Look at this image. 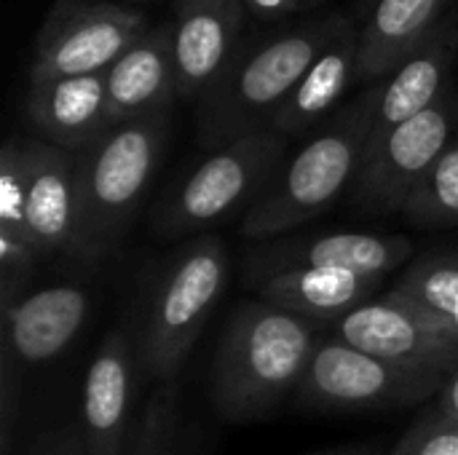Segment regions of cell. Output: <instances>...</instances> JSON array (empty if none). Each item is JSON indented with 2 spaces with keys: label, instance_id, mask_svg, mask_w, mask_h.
Here are the masks:
<instances>
[{
  "label": "cell",
  "instance_id": "1",
  "mask_svg": "<svg viewBox=\"0 0 458 455\" xmlns=\"http://www.w3.org/2000/svg\"><path fill=\"white\" fill-rule=\"evenodd\" d=\"M314 322L266 300L236 308L220 338L209 397L233 424L271 416L298 394L317 349Z\"/></svg>",
  "mask_w": 458,
  "mask_h": 455
},
{
  "label": "cell",
  "instance_id": "2",
  "mask_svg": "<svg viewBox=\"0 0 458 455\" xmlns=\"http://www.w3.org/2000/svg\"><path fill=\"white\" fill-rule=\"evenodd\" d=\"M169 110L110 126L75 153V233L70 257L97 268L126 239V231L161 164Z\"/></svg>",
  "mask_w": 458,
  "mask_h": 455
},
{
  "label": "cell",
  "instance_id": "3",
  "mask_svg": "<svg viewBox=\"0 0 458 455\" xmlns=\"http://www.w3.org/2000/svg\"><path fill=\"white\" fill-rule=\"evenodd\" d=\"M346 24L349 19L330 16L239 48L199 99V142L217 150L271 129L276 110Z\"/></svg>",
  "mask_w": 458,
  "mask_h": 455
},
{
  "label": "cell",
  "instance_id": "4",
  "mask_svg": "<svg viewBox=\"0 0 458 455\" xmlns=\"http://www.w3.org/2000/svg\"><path fill=\"white\" fill-rule=\"evenodd\" d=\"M378 91L381 86L373 83L279 166L276 177L252 201L242 220L244 239H282L322 215L344 193V188L357 180L368 153Z\"/></svg>",
  "mask_w": 458,
  "mask_h": 455
},
{
  "label": "cell",
  "instance_id": "5",
  "mask_svg": "<svg viewBox=\"0 0 458 455\" xmlns=\"http://www.w3.org/2000/svg\"><path fill=\"white\" fill-rule=\"evenodd\" d=\"M228 282V252L217 236L182 244L156 274L142 303L137 365L148 381H174Z\"/></svg>",
  "mask_w": 458,
  "mask_h": 455
},
{
  "label": "cell",
  "instance_id": "6",
  "mask_svg": "<svg viewBox=\"0 0 458 455\" xmlns=\"http://www.w3.org/2000/svg\"><path fill=\"white\" fill-rule=\"evenodd\" d=\"M284 164V137L263 129L212 150L177 180L153 212V231L164 239L204 231L244 201H255Z\"/></svg>",
  "mask_w": 458,
  "mask_h": 455
},
{
  "label": "cell",
  "instance_id": "7",
  "mask_svg": "<svg viewBox=\"0 0 458 455\" xmlns=\"http://www.w3.org/2000/svg\"><path fill=\"white\" fill-rule=\"evenodd\" d=\"M448 375L384 362L338 338L319 341L298 389V405L319 413L397 410L440 394Z\"/></svg>",
  "mask_w": 458,
  "mask_h": 455
},
{
  "label": "cell",
  "instance_id": "8",
  "mask_svg": "<svg viewBox=\"0 0 458 455\" xmlns=\"http://www.w3.org/2000/svg\"><path fill=\"white\" fill-rule=\"evenodd\" d=\"M148 29L150 21L137 8L56 0L38 32L30 78L48 80L107 72Z\"/></svg>",
  "mask_w": 458,
  "mask_h": 455
},
{
  "label": "cell",
  "instance_id": "9",
  "mask_svg": "<svg viewBox=\"0 0 458 455\" xmlns=\"http://www.w3.org/2000/svg\"><path fill=\"white\" fill-rule=\"evenodd\" d=\"M333 338L403 367H424L445 375L458 370L456 324L421 311L394 290L338 319Z\"/></svg>",
  "mask_w": 458,
  "mask_h": 455
},
{
  "label": "cell",
  "instance_id": "10",
  "mask_svg": "<svg viewBox=\"0 0 458 455\" xmlns=\"http://www.w3.org/2000/svg\"><path fill=\"white\" fill-rule=\"evenodd\" d=\"M456 115V99L445 91L429 110L397 126L362 164L354 180L357 204L378 215L403 212L411 193L454 142Z\"/></svg>",
  "mask_w": 458,
  "mask_h": 455
},
{
  "label": "cell",
  "instance_id": "11",
  "mask_svg": "<svg viewBox=\"0 0 458 455\" xmlns=\"http://www.w3.org/2000/svg\"><path fill=\"white\" fill-rule=\"evenodd\" d=\"M411 257L413 244L405 236L344 231L306 239H271L247 255L244 271L252 284L306 268H338L384 279Z\"/></svg>",
  "mask_w": 458,
  "mask_h": 455
},
{
  "label": "cell",
  "instance_id": "12",
  "mask_svg": "<svg viewBox=\"0 0 458 455\" xmlns=\"http://www.w3.org/2000/svg\"><path fill=\"white\" fill-rule=\"evenodd\" d=\"M244 0H177L172 13V48L177 97L201 99L239 51Z\"/></svg>",
  "mask_w": 458,
  "mask_h": 455
},
{
  "label": "cell",
  "instance_id": "13",
  "mask_svg": "<svg viewBox=\"0 0 458 455\" xmlns=\"http://www.w3.org/2000/svg\"><path fill=\"white\" fill-rule=\"evenodd\" d=\"M137 343L123 330H113L97 349L81 400V434L86 455H123L131 418Z\"/></svg>",
  "mask_w": 458,
  "mask_h": 455
},
{
  "label": "cell",
  "instance_id": "14",
  "mask_svg": "<svg viewBox=\"0 0 458 455\" xmlns=\"http://www.w3.org/2000/svg\"><path fill=\"white\" fill-rule=\"evenodd\" d=\"M456 56V29L451 24H440L386 80H381L376 118L368 139L365 161L376 153V147L403 123L429 110L445 94V80L451 75V64Z\"/></svg>",
  "mask_w": 458,
  "mask_h": 455
},
{
  "label": "cell",
  "instance_id": "15",
  "mask_svg": "<svg viewBox=\"0 0 458 455\" xmlns=\"http://www.w3.org/2000/svg\"><path fill=\"white\" fill-rule=\"evenodd\" d=\"M89 306V292L75 284L46 287L16 300L3 311V351L21 367L59 357L86 324Z\"/></svg>",
  "mask_w": 458,
  "mask_h": 455
},
{
  "label": "cell",
  "instance_id": "16",
  "mask_svg": "<svg viewBox=\"0 0 458 455\" xmlns=\"http://www.w3.org/2000/svg\"><path fill=\"white\" fill-rule=\"evenodd\" d=\"M27 115L43 142L67 153L86 150L110 129L105 72L32 80Z\"/></svg>",
  "mask_w": 458,
  "mask_h": 455
},
{
  "label": "cell",
  "instance_id": "17",
  "mask_svg": "<svg viewBox=\"0 0 458 455\" xmlns=\"http://www.w3.org/2000/svg\"><path fill=\"white\" fill-rule=\"evenodd\" d=\"M110 126L169 110L177 97L172 24L150 27L107 72Z\"/></svg>",
  "mask_w": 458,
  "mask_h": 455
},
{
  "label": "cell",
  "instance_id": "18",
  "mask_svg": "<svg viewBox=\"0 0 458 455\" xmlns=\"http://www.w3.org/2000/svg\"><path fill=\"white\" fill-rule=\"evenodd\" d=\"M27 150V231L40 260L70 255L75 233V153L43 139H24Z\"/></svg>",
  "mask_w": 458,
  "mask_h": 455
},
{
  "label": "cell",
  "instance_id": "19",
  "mask_svg": "<svg viewBox=\"0 0 458 455\" xmlns=\"http://www.w3.org/2000/svg\"><path fill=\"white\" fill-rule=\"evenodd\" d=\"M448 0H376L360 29L357 83L386 80L443 21Z\"/></svg>",
  "mask_w": 458,
  "mask_h": 455
},
{
  "label": "cell",
  "instance_id": "20",
  "mask_svg": "<svg viewBox=\"0 0 458 455\" xmlns=\"http://www.w3.org/2000/svg\"><path fill=\"white\" fill-rule=\"evenodd\" d=\"M384 279L357 274V271H338V268H306L290 271L271 279H263L258 287V298L274 303L284 311H293L314 324L338 322L381 287Z\"/></svg>",
  "mask_w": 458,
  "mask_h": 455
},
{
  "label": "cell",
  "instance_id": "21",
  "mask_svg": "<svg viewBox=\"0 0 458 455\" xmlns=\"http://www.w3.org/2000/svg\"><path fill=\"white\" fill-rule=\"evenodd\" d=\"M357 51L360 32L349 21L346 29L319 54V59L306 70L301 83L276 110L271 129L282 137L303 134L317 126L330 110L344 99L352 83H357Z\"/></svg>",
  "mask_w": 458,
  "mask_h": 455
},
{
  "label": "cell",
  "instance_id": "22",
  "mask_svg": "<svg viewBox=\"0 0 458 455\" xmlns=\"http://www.w3.org/2000/svg\"><path fill=\"white\" fill-rule=\"evenodd\" d=\"M394 292L458 327V252H435L413 260Z\"/></svg>",
  "mask_w": 458,
  "mask_h": 455
},
{
  "label": "cell",
  "instance_id": "23",
  "mask_svg": "<svg viewBox=\"0 0 458 455\" xmlns=\"http://www.w3.org/2000/svg\"><path fill=\"white\" fill-rule=\"evenodd\" d=\"M421 228L458 225V139H454L429 174L419 182L400 212Z\"/></svg>",
  "mask_w": 458,
  "mask_h": 455
},
{
  "label": "cell",
  "instance_id": "24",
  "mask_svg": "<svg viewBox=\"0 0 458 455\" xmlns=\"http://www.w3.org/2000/svg\"><path fill=\"white\" fill-rule=\"evenodd\" d=\"M180 386L174 381L156 383L123 455H182L180 451Z\"/></svg>",
  "mask_w": 458,
  "mask_h": 455
},
{
  "label": "cell",
  "instance_id": "25",
  "mask_svg": "<svg viewBox=\"0 0 458 455\" xmlns=\"http://www.w3.org/2000/svg\"><path fill=\"white\" fill-rule=\"evenodd\" d=\"M0 231H11L30 239L24 139H8L0 150Z\"/></svg>",
  "mask_w": 458,
  "mask_h": 455
},
{
  "label": "cell",
  "instance_id": "26",
  "mask_svg": "<svg viewBox=\"0 0 458 455\" xmlns=\"http://www.w3.org/2000/svg\"><path fill=\"white\" fill-rule=\"evenodd\" d=\"M392 455H458V421L432 405L408 426Z\"/></svg>",
  "mask_w": 458,
  "mask_h": 455
},
{
  "label": "cell",
  "instance_id": "27",
  "mask_svg": "<svg viewBox=\"0 0 458 455\" xmlns=\"http://www.w3.org/2000/svg\"><path fill=\"white\" fill-rule=\"evenodd\" d=\"M40 260L38 249L27 236L0 231V308H11L21 300V290L27 287L35 263Z\"/></svg>",
  "mask_w": 458,
  "mask_h": 455
},
{
  "label": "cell",
  "instance_id": "28",
  "mask_svg": "<svg viewBox=\"0 0 458 455\" xmlns=\"http://www.w3.org/2000/svg\"><path fill=\"white\" fill-rule=\"evenodd\" d=\"M30 455H86L81 426H59L38 434Z\"/></svg>",
  "mask_w": 458,
  "mask_h": 455
},
{
  "label": "cell",
  "instance_id": "29",
  "mask_svg": "<svg viewBox=\"0 0 458 455\" xmlns=\"http://www.w3.org/2000/svg\"><path fill=\"white\" fill-rule=\"evenodd\" d=\"M311 5H317V0H244V8L258 19H282Z\"/></svg>",
  "mask_w": 458,
  "mask_h": 455
},
{
  "label": "cell",
  "instance_id": "30",
  "mask_svg": "<svg viewBox=\"0 0 458 455\" xmlns=\"http://www.w3.org/2000/svg\"><path fill=\"white\" fill-rule=\"evenodd\" d=\"M445 416H451V418H456L458 421V370H454L451 375H448V381H445V386H443V392L437 394V402H435Z\"/></svg>",
  "mask_w": 458,
  "mask_h": 455
},
{
  "label": "cell",
  "instance_id": "31",
  "mask_svg": "<svg viewBox=\"0 0 458 455\" xmlns=\"http://www.w3.org/2000/svg\"><path fill=\"white\" fill-rule=\"evenodd\" d=\"M335 455H360V453H335Z\"/></svg>",
  "mask_w": 458,
  "mask_h": 455
},
{
  "label": "cell",
  "instance_id": "32",
  "mask_svg": "<svg viewBox=\"0 0 458 455\" xmlns=\"http://www.w3.org/2000/svg\"><path fill=\"white\" fill-rule=\"evenodd\" d=\"M317 3H319V0H317Z\"/></svg>",
  "mask_w": 458,
  "mask_h": 455
}]
</instances>
